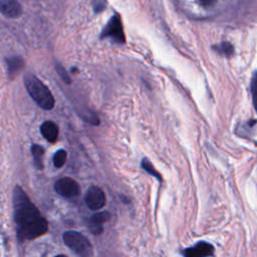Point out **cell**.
Wrapping results in <instances>:
<instances>
[{"mask_svg": "<svg viewBox=\"0 0 257 257\" xmlns=\"http://www.w3.org/2000/svg\"><path fill=\"white\" fill-rule=\"evenodd\" d=\"M12 200L16 234L19 241L32 240L44 235L48 230V223L21 187L14 188Z\"/></svg>", "mask_w": 257, "mask_h": 257, "instance_id": "6da1fadb", "label": "cell"}, {"mask_svg": "<svg viewBox=\"0 0 257 257\" xmlns=\"http://www.w3.org/2000/svg\"><path fill=\"white\" fill-rule=\"evenodd\" d=\"M24 85L31 98L43 109H52L55 99L50 89L34 74L26 73L24 75Z\"/></svg>", "mask_w": 257, "mask_h": 257, "instance_id": "7a4b0ae2", "label": "cell"}, {"mask_svg": "<svg viewBox=\"0 0 257 257\" xmlns=\"http://www.w3.org/2000/svg\"><path fill=\"white\" fill-rule=\"evenodd\" d=\"M63 242L80 257H89L92 253V247L88 239L79 232L66 231L62 235Z\"/></svg>", "mask_w": 257, "mask_h": 257, "instance_id": "3957f363", "label": "cell"}, {"mask_svg": "<svg viewBox=\"0 0 257 257\" xmlns=\"http://www.w3.org/2000/svg\"><path fill=\"white\" fill-rule=\"evenodd\" d=\"M100 38H110L113 42L118 44L124 43L125 38L119 15L115 14L108 20L100 33Z\"/></svg>", "mask_w": 257, "mask_h": 257, "instance_id": "277c9868", "label": "cell"}, {"mask_svg": "<svg viewBox=\"0 0 257 257\" xmlns=\"http://www.w3.org/2000/svg\"><path fill=\"white\" fill-rule=\"evenodd\" d=\"M54 191L64 198H73L79 194L80 188L75 180L64 177L55 182Z\"/></svg>", "mask_w": 257, "mask_h": 257, "instance_id": "5b68a950", "label": "cell"}, {"mask_svg": "<svg viewBox=\"0 0 257 257\" xmlns=\"http://www.w3.org/2000/svg\"><path fill=\"white\" fill-rule=\"evenodd\" d=\"M84 200L90 210H99L105 205V195L103 191L96 186H90L88 188Z\"/></svg>", "mask_w": 257, "mask_h": 257, "instance_id": "8992f818", "label": "cell"}, {"mask_svg": "<svg viewBox=\"0 0 257 257\" xmlns=\"http://www.w3.org/2000/svg\"><path fill=\"white\" fill-rule=\"evenodd\" d=\"M184 257H209L214 253V247L205 241H200L194 246L184 250Z\"/></svg>", "mask_w": 257, "mask_h": 257, "instance_id": "52a82bcc", "label": "cell"}, {"mask_svg": "<svg viewBox=\"0 0 257 257\" xmlns=\"http://www.w3.org/2000/svg\"><path fill=\"white\" fill-rule=\"evenodd\" d=\"M110 215L108 212H99L92 215L88 220V228L92 234L98 235L103 231V224L108 221Z\"/></svg>", "mask_w": 257, "mask_h": 257, "instance_id": "ba28073f", "label": "cell"}, {"mask_svg": "<svg viewBox=\"0 0 257 257\" xmlns=\"http://www.w3.org/2000/svg\"><path fill=\"white\" fill-rule=\"evenodd\" d=\"M22 12L21 5L15 0H2L1 13L9 18H16Z\"/></svg>", "mask_w": 257, "mask_h": 257, "instance_id": "9c48e42d", "label": "cell"}, {"mask_svg": "<svg viewBox=\"0 0 257 257\" xmlns=\"http://www.w3.org/2000/svg\"><path fill=\"white\" fill-rule=\"evenodd\" d=\"M42 137L49 143H55L58 137V126L51 120H45L40 125Z\"/></svg>", "mask_w": 257, "mask_h": 257, "instance_id": "30bf717a", "label": "cell"}, {"mask_svg": "<svg viewBox=\"0 0 257 257\" xmlns=\"http://www.w3.org/2000/svg\"><path fill=\"white\" fill-rule=\"evenodd\" d=\"M6 64H7L8 72L10 74H15L22 69L24 65V61L19 56H12V57L6 58Z\"/></svg>", "mask_w": 257, "mask_h": 257, "instance_id": "8fae6325", "label": "cell"}, {"mask_svg": "<svg viewBox=\"0 0 257 257\" xmlns=\"http://www.w3.org/2000/svg\"><path fill=\"white\" fill-rule=\"evenodd\" d=\"M31 153L33 156L34 166L37 170L43 169V156H44V149L39 145H32Z\"/></svg>", "mask_w": 257, "mask_h": 257, "instance_id": "7c38bea8", "label": "cell"}, {"mask_svg": "<svg viewBox=\"0 0 257 257\" xmlns=\"http://www.w3.org/2000/svg\"><path fill=\"white\" fill-rule=\"evenodd\" d=\"M141 166L143 168L144 171H146L149 175L155 177L158 181L162 182V176L160 175V173L155 169V167L153 166V164L147 159V158H144L142 160V163H141Z\"/></svg>", "mask_w": 257, "mask_h": 257, "instance_id": "4fadbf2b", "label": "cell"}, {"mask_svg": "<svg viewBox=\"0 0 257 257\" xmlns=\"http://www.w3.org/2000/svg\"><path fill=\"white\" fill-rule=\"evenodd\" d=\"M213 49L217 51L219 54L225 55V56H231L234 53V47L230 42L224 41L218 45H214Z\"/></svg>", "mask_w": 257, "mask_h": 257, "instance_id": "5bb4252c", "label": "cell"}, {"mask_svg": "<svg viewBox=\"0 0 257 257\" xmlns=\"http://www.w3.org/2000/svg\"><path fill=\"white\" fill-rule=\"evenodd\" d=\"M67 159V153L64 150H58L53 155V165L55 168H61Z\"/></svg>", "mask_w": 257, "mask_h": 257, "instance_id": "9a60e30c", "label": "cell"}, {"mask_svg": "<svg viewBox=\"0 0 257 257\" xmlns=\"http://www.w3.org/2000/svg\"><path fill=\"white\" fill-rule=\"evenodd\" d=\"M250 89H251V94H252V101H253L255 109L257 110V71L252 75Z\"/></svg>", "mask_w": 257, "mask_h": 257, "instance_id": "2e32d148", "label": "cell"}, {"mask_svg": "<svg viewBox=\"0 0 257 257\" xmlns=\"http://www.w3.org/2000/svg\"><path fill=\"white\" fill-rule=\"evenodd\" d=\"M55 69H56V71L58 72L59 76L61 77V79H62L64 82L70 83V77H69L68 73L66 72V70L64 69L63 66H61L59 63H56V64H55Z\"/></svg>", "mask_w": 257, "mask_h": 257, "instance_id": "e0dca14e", "label": "cell"}, {"mask_svg": "<svg viewBox=\"0 0 257 257\" xmlns=\"http://www.w3.org/2000/svg\"><path fill=\"white\" fill-rule=\"evenodd\" d=\"M104 7H105V4H104L103 2H96L95 5H94V11H95L96 13L101 12L103 9H105Z\"/></svg>", "mask_w": 257, "mask_h": 257, "instance_id": "ac0fdd59", "label": "cell"}, {"mask_svg": "<svg viewBox=\"0 0 257 257\" xmlns=\"http://www.w3.org/2000/svg\"><path fill=\"white\" fill-rule=\"evenodd\" d=\"M55 257H67V256H65V255H62V254H59V255H56Z\"/></svg>", "mask_w": 257, "mask_h": 257, "instance_id": "d6986e66", "label": "cell"}]
</instances>
